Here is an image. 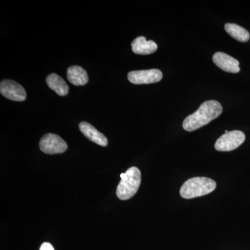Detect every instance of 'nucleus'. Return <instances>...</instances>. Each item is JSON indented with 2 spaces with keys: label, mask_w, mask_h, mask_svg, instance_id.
<instances>
[{
  "label": "nucleus",
  "mask_w": 250,
  "mask_h": 250,
  "mask_svg": "<svg viewBox=\"0 0 250 250\" xmlns=\"http://www.w3.org/2000/svg\"><path fill=\"white\" fill-rule=\"evenodd\" d=\"M223 112L220 103L215 100H208L200 105L195 113L185 118L183 122L184 129L187 131H193L208 125L216 119Z\"/></svg>",
  "instance_id": "1"
},
{
  "label": "nucleus",
  "mask_w": 250,
  "mask_h": 250,
  "mask_svg": "<svg viewBox=\"0 0 250 250\" xmlns=\"http://www.w3.org/2000/svg\"><path fill=\"white\" fill-rule=\"evenodd\" d=\"M216 183L213 179L205 177L189 179L180 188V195L184 199H192L208 195L215 190Z\"/></svg>",
  "instance_id": "2"
},
{
  "label": "nucleus",
  "mask_w": 250,
  "mask_h": 250,
  "mask_svg": "<svg viewBox=\"0 0 250 250\" xmlns=\"http://www.w3.org/2000/svg\"><path fill=\"white\" fill-rule=\"evenodd\" d=\"M121 178L117 188V196L120 200H129L136 193L141 185V171L136 167H130L125 173L121 174Z\"/></svg>",
  "instance_id": "3"
},
{
  "label": "nucleus",
  "mask_w": 250,
  "mask_h": 250,
  "mask_svg": "<svg viewBox=\"0 0 250 250\" xmlns=\"http://www.w3.org/2000/svg\"><path fill=\"white\" fill-rule=\"evenodd\" d=\"M246 140L243 131L234 130L222 135L215 144L216 150L220 152H229L241 146Z\"/></svg>",
  "instance_id": "4"
},
{
  "label": "nucleus",
  "mask_w": 250,
  "mask_h": 250,
  "mask_svg": "<svg viewBox=\"0 0 250 250\" xmlns=\"http://www.w3.org/2000/svg\"><path fill=\"white\" fill-rule=\"evenodd\" d=\"M40 149L47 154H62L67 150V145L58 135L47 134L40 141Z\"/></svg>",
  "instance_id": "5"
},
{
  "label": "nucleus",
  "mask_w": 250,
  "mask_h": 250,
  "mask_svg": "<svg viewBox=\"0 0 250 250\" xmlns=\"http://www.w3.org/2000/svg\"><path fill=\"white\" fill-rule=\"evenodd\" d=\"M163 78V73L158 69L136 70L128 73V80L134 84H148L160 82Z\"/></svg>",
  "instance_id": "6"
},
{
  "label": "nucleus",
  "mask_w": 250,
  "mask_h": 250,
  "mask_svg": "<svg viewBox=\"0 0 250 250\" xmlns=\"http://www.w3.org/2000/svg\"><path fill=\"white\" fill-rule=\"evenodd\" d=\"M0 93L4 98L13 101L22 102L27 98V93L24 88L13 80L2 81L0 83Z\"/></svg>",
  "instance_id": "7"
},
{
  "label": "nucleus",
  "mask_w": 250,
  "mask_h": 250,
  "mask_svg": "<svg viewBox=\"0 0 250 250\" xmlns=\"http://www.w3.org/2000/svg\"><path fill=\"white\" fill-rule=\"evenodd\" d=\"M213 62L224 71L231 73L240 72L239 62L224 52H218L213 54Z\"/></svg>",
  "instance_id": "8"
},
{
  "label": "nucleus",
  "mask_w": 250,
  "mask_h": 250,
  "mask_svg": "<svg viewBox=\"0 0 250 250\" xmlns=\"http://www.w3.org/2000/svg\"><path fill=\"white\" fill-rule=\"evenodd\" d=\"M80 129L82 134L92 142L103 147H106L107 146L108 140L106 136L100 132L98 129H95L93 125L86 122H82L80 124Z\"/></svg>",
  "instance_id": "9"
},
{
  "label": "nucleus",
  "mask_w": 250,
  "mask_h": 250,
  "mask_svg": "<svg viewBox=\"0 0 250 250\" xmlns=\"http://www.w3.org/2000/svg\"><path fill=\"white\" fill-rule=\"evenodd\" d=\"M131 47L135 54L147 55L154 53L157 50L158 45L154 41H147L144 36H140L131 42Z\"/></svg>",
  "instance_id": "10"
},
{
  "label": "nucleus",
  "mask_w": 250,
  "mask_h": 250,
  "mask_svg": "<svg viewBox=\"0 0 250 250\" xmlns=\"http://www.w3.org/2000/svg\"><path fill=\"white\" fill-rule=\"evenodd\" d=\"M67 78L69 82L75 85H84L88 82L86 71L81 66L74 65L67 70Z\"/></svg>",
  "instance_id": "11"
},
{
  "label": "nucleus",
  "mask_w": 250,
  "mask_h": 250,
  "mask_svg": "<svg viewBox=\"0 0 250 250\" xmlns=\"http://www.w3.org/2000/svg\"><path fill=\"white\" fill-rule=\"evenodd\" d=\"M46 83L51 89L56 92L59 96H65L69 92V86L66 82L57 74H51L46 79Z\"/></svg>",
  "instance_id": "12"
},
{
  "label": "nucleus",
  "mask_w": 250,
  "mask_h": 250,
  "mask_svg": "<svg viewBox=\"0 0 250 250\" xmlns=\"http://www.w3.org/2000/svg\"><path fill=\"white\" fill-rule=\"evenodd\" d=\"M225 31L229 35L242 42H246L250 40V34L245 28L233 23H227L225 25Z\"/></svg>",
  "instance_id": "13"
},
{
  "label": "nucleus",
  "mask_w": 250,
  "mask_h": 250,
  "mask_svg": "<svg viewBox=\"0 0 250 250\" xmlns=\"http://www.w3.org/2000/svg\"><path fill=\"white\" fill-rule=\"evenodd\" d=\"M39 250H54V247L49 243H44L41 245Z\"/></svg>",
  "instance_id": "14"
}]
</instances>
